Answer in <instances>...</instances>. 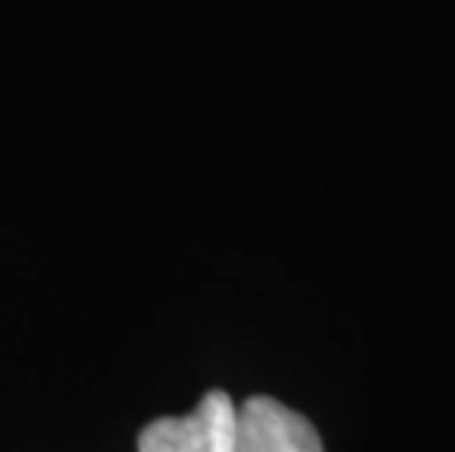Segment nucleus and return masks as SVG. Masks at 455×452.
<instances>
[{
    "label": "nucleus",
    "instance_id": "obj_1",
    "mask_svg": "<svg viewBox=\"0 0 455 452\" xmlns=\"http://www.w3.org/2000/svg\"><path fill=\"white\" fill-rule=\"evenodd\" d=\"M238 406L224 391H209L195 411L159 417L139 435V452H235Z\"/></svg>",
    "mask_w": 455,
    "mask_h": 452
},
{
    "label": "nucleus",
    "instance_id": "obj_2",
    "mask_svg": "<svg viewBox=\"0 0 455 452\" xmlns=\"http://www.w3.org/2000/svg\"><path fill=\"white\" fill-rule=\"evenodd\" d=\"M235 452H323L321 435L279 400L250 397L238 406Z\"/></svg>",
    "mask_w": 455,
    "mask_h": 452
}]
</instances>
